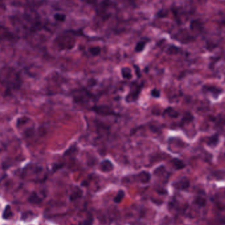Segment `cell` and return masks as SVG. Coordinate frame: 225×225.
<instances>
[{
  "label": "cell",
  "mask_w": 225,
  "mask_h": 225,
  "mask_svg": "<svg viewBox=\"0 0 225 225\" xmlns=\"http://www.w3.org/2000/svg\"><path fill=\"white\" fill-rule=\"evenodd\" d=\"M1 85L5 87L6 95H9L14 90L19 89L22 80L19 72L11 67L1 69Z\"/></svg>",
  "instance_id": "cell-1"
},
{
  "label": "cell",
  "mask_w": 225,
  "mask_h": 225,
  "mask_svg": "<svg viewBox=\"0 0 225 225\" xmlns=\"http://www.w3.org/2000/svg\"><path fill=\"white\" fill-rule=\"evenodd\" d=\"M72 97L75 102L81 104H89L90 102L95 100V95L88 91L86 88L73 90L72 92Z\"/></svg>",
  "instance_id": "cell-2"
},
{
  "label": "cell",
  "mask_w": 225,
  "mask_h": 225,
  "mask_svg": "<svg viewBox=\"0 0 225 225\" xmlns=\"http://www.w3.org/2000/svg\"><path fill=\"white\" fill-rule=\"evenodd\" d=\"M91 110L101 116H116L117 115V113L112 109V108L105 105L92 106Z\"/></svg>",
  "instance_id": "cell-3"
},
{
  "label": "cell",
  "mask_w": 225,
  "mask_h": 225,
  "mask_svg": "<svg viewBox=\"0 0 225 225\" xmlns=\"http://www.w3.org/2000/svg\"><path fill=\"white\" fill-rule=\"evenodd\" d=\"M142 88V85L139 84L136 82H133L131 84L130 88V91L128 95L126 96V101L128 102H135L138 98L139 94Z\"/></svg>",
  "instance_id": "cell-4"
},
{
  "label": "cell",
  "mask_w": 225,
  "mask_h": 225,
  "mask_svg": "<svg viewBox=\"0 0 225 225\" xmlns=\"http://www.w3.org/2000/svg\"><path fill=\"white\" fill-rule=\"evenodd\" d=\"M114 169V165L112 163V162L109 160H104V161L100 163V169L102 172H108L112 171Z\"/></svg>",
  "instance_id": "cell-5"
},
{
  "label": "cell",
  "mask_w": 225,
  "mask_h": 225,
  "mask_svg": "<svg viewBox=\"0 0 225 225\" xmlns=\"http://www.w3.org/2000/svg\"><path fill=\"white\" fill-rule=\"evenodd\" d=\"M189 186H190V182L186 178H183L180 181L174 184V187L179 190L186 189V188L189 187Z\"/></svg>",
  "instance_id": "cell-6"
},
{
  "label": "cell",
  "mask_w": 225,
  "mask_h": 225,
  "mask_svg": "<svg viewBox=\"0 0 225 225\" xmlns=\"http://www.w3.org/2000/svg\"><path fill=\"white\" fill-rule=\"evenodd\" d=\"M28 201L32 204L38 205V204L42 203V198L39 197V196H38L35 192H33L32 193H31L29 197H28Z\"/></svg>",
  "instance_id": "cell-7"
},
{
  "label": "cell",
  "mask_w": 225,
  "mask_h": 225,
  "mask_svg": "<svg viewBox=\"0 0 225 225\" xmlns=\"http://www.w3.org/2000/svg\"><path fill=\"white\" fill-rule=\"evenodd\" d=\"M13 215V213L12 212L11 206L9 205H7L5 207L3 213H2V217H3L4 219L7 220L12 217Z\"/></svg>",
  "instance_id": "cell-8"
},
{
  "label": "cell",
  "mask_w": 225,
  "mask_h": 225,
  "mask_svg": "<svg viewBox=\"0 0 225 225\" xmlns=\"http://www.w3.org/2000/svg\"><path fill=\"white\" fill-rule=\"evenodd\" d=\"M82 195L83 191L79 189V188H77V190L73 191V192L71 193V194L69 196V200H70L71 201H75L77 199L81 198L82 197Z\"/></svg>",
  "instance_id": "cell-9"
},
{
  "label": "cell",
  "mask_w": 225,
  "mask_h": 225,
  "mask_svg": "<svg viewBox=\"0 0 225 225\" xmlns=\"http://www.w3.org/2000/svg\"><path fill=\"white\" fill-rule=\"evenodd\" d=\"M139 177L141 182L146 183L149 181L150 178H151V175L147 172H142L139 175Z\"/></svg>",
  "instance_id": "cell-10"
},
{
  "label": "cell",
  "mask_w": 225,
  "mask_h": 225,
  "mask_svg": "<svg viewBox=\"0 0 225 225\" xmlns=\"http://www.w3.org/2000/svg\"><path fill=\"white\" fill-rule=\"evenodd\" d=\"M205 90L206 91L211 92V94L213 95V96H214L215 97H217L221 93V90L215 87H212V86L205 87Z\"/></svg>",
  "instance_id": "cell-11"
},
{
  "label": "cell",
  "mask_w": 225,
  "mask_h": 225,
  "mask_svg": "<svg viewBox=\"0 0 225 225\" xmlns=\"http://www.w3.org/2000/svg\"><path fill=\"white\" fill-rule=\"evenodd\" d=\"M54 19L58 22H63L66 20L67 15L64 13H57L54 14Z\"/></svg>",
  "instance_id": "cell-12"
},
{
  "label": "cell",
  "mask_w": 225,
  "mask_h": 225,
  "mask_svg": "<svg viewBox=\"0 0 225 225\" xmlns=\"http://www.w3.org/2000/svg\"><path fill=\"white\" fill-rule=\"evenodd\" d=\"M121 75L124 79H130L132 77V74H131V69L129 68H122L121 69Z\"/></svg>",
  "instance_id": "cell-13"
},
{
  "label": "cell",
  "mask_w": 225,
  "mask_h": 225,
  "mask_svg": "<svg viewBox=\"0 0 225 225\" xmlns=\"http://www.w3.org/2000/svg\"><path fill=\"white\" fill-rule=\"evenodd\" d=\"M124 196H125V192L121 190H119L117 193V194H116V196H115V198H114V201L116 203H120L121 200L123 199Z\"/></svg>",
  "instance_id": "cell-14"
},
{
  "label": "cell",
  "mask_w": 225,
  "mask_h": 225,
  "mask_svg": "<svg viewBox=\"0 0 225 225\" xmlns=\"http://www.w3.org/2000/svg\"><path fill=\"white\" fill-rule=\"evenodd\" d=\"M172 163L173 165V166H174L176 169H183V168L185 167L184 163H183L182 161H180V159H173L172 161Z\"/></svg>",
  "instance_id": "cell-15"
},
{
  "label": "cell",
  "mask_w": 225,
  "mask_h": 225,
  "mask_svg": "<svg viewBox=\"0 0 225 225\" xmlns=\"http://www.w3.org/2000/svg\"><path fill=\"white\" fill-rule=\"evenodd\" d=\"M219 142V138L217 135H214L208 138L207 144L209 146H216Z\"/></svg>",
  "instance_id": "cell-16"
},
{
  "label": "cell",
  "mask_w": 225,
  "mask_h": 225,
  "mask_svg": "<svg viewBox=\"0 0 225 225\" xmlns=\"http://www.w3.org/2000/svg\"><path fill=\"white\" fill-rule=\"evenodd\" d=\"M89 51L92 56H97L100 54L101 49L99 46H95V47L90 48L89 49Z\"/></svg>",
  "instance_id": "cell-17"
},
{
  "label": "cell",
  "mask_w": 225,
  "mask_h": 225,
  "mask_svg": "<svg viewBox=\"0 0 225 225\" xmlns=\"http://www.w3.org/2000/svg\"><path fill=\"white\" fill-rule=\"evenodd\" d=\"M145 45L146 42H145V41H139V42L137 43L135 48V50L136 52H141V51H143L145 47Z\"/></svg>",
  "instance_id": "cell-18"
},
{
  "label": "cell",
  "mask_w": 225,
  "mask_h": 225,
  "mask_svg": "<svg viewBox=\"0 0 225 225\" xmlns=\"http://www.w3.org/2000/svg\"><path fill=\"white\" fill-rule=\"evenodd\" d=\"M93 219L91 214H89L87 218L85 221L81 223V225H93Z\"/></svg>",
  "instance_id": "cell-19"
},
{
  "label": "cell",
  "mask_w": 225,
  "mask_h": 225,
  "mask_svg": "<svg viewBox=\"0 0 225 225\" xmlns=\"http://www.w3.org/2000/svg\"><path fill=\"white\" fill-rule=\"evenodd\" d=\"M195 203L197 204V205H198L201 206V207H203V206L205 205L206 201H205V199L203 198L197 197V198H195Z\"/></svg>",
  "instance_id": "cell-20"
},
{
  "label": "cell",
  "mask_w": 225,
  "mask_h": 225,
  "mask_svg": "<svg viewBox=\"0 0 225 225\" xmlns=\"http://www.w3.org/2000/svg\"><path fill=\"white\" fill-rule=\"evenodd\" d=\"M33 215V213L32 211H25V212H23V213H22V215H21V220H23V221H25V220H27L28 219V217H32Z\"/></svg>",
  "instance_id": "cell-21"
},
{
  "label": "cell",
  "mask_w": 225,
  "mask_h": 225,
  "mask_svg": "<svg viewBox=\"0 0 225 225\" xmlns=\"http://www.w3.org/2000/svg\"><path fill=\"white\" fill-rule=\"evenodd\" d=\"M82 1H84L85 3L91 5L93 6H97L98 4V0H82Z\"/></svg>",
  "instance_id": "cell-22"
},
{
  "label": "cell",
  "mask_w": 225,
  "mask_h": 225,
  "mask_svg": "<svg viewBox=\"0 0 225 225\" xmlns=\"http://www.w3.org/2000/svg\"><path fill=\"white\" fill-rule=\"evenodd\" d=\"M151 95H152L153 97H159L160 96V92L159 91V90H157L156 89H154L152 90L151 91Z\"/></svg>",
  "instance_id": "cell-23"
}]
</instances>
